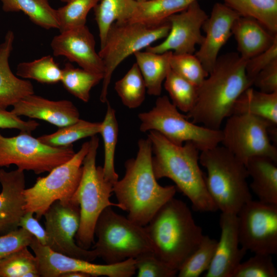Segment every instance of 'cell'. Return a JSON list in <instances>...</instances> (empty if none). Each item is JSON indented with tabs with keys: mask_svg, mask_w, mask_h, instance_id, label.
<instances>
[{
	"mask_svg": "<svg viewBox=\"0 0 277 277\" xmlns=\"http://www.w3.org/2000/svg\"><path fill=\"white\" fill-rule=\"evenodd\" d=\"M136 157L125 163L124 177L113 186L119 208L127 217L145 226L156 212L176 193L175 185L163 186L156 179L152 164V145L147 137L137 143Z\"/></svg>",
	"mask_w": 277,
	"mask_h": 277,
	"instance_id": "cell-1",
	"label": "cell"
},
{
	"mask_svg": "<svg viewBox=\"0 0 277 277\" xmlns=\"http://www.w3.org/2000/svg\"><path fill=\"white\" fill-rule=\"evenodd\" d=\"M246 61L236 52L218 57L208 76L198 87L196 101L187 113L195 124L215 130L230 116L236 101L252 84L245 71Z\"/></svg>",
	"mask_w": 277,
	"mask_h": 277,
	"instance_id": "cell-2",
	"label": "cell"
},
{
	"mask_svg": "<svg viewBox=\"0 0 277 277\" xmlns=\"http://www.w3.org/2000/svg\"><path fill=\"white\" fill-rule=\"evenodd\" d=\"M152 145V164L157 180L168 178L190 201L196 211L214 212L217 208L209 195L200 166V152L192 143L175 145L155 131L148 132Z\"/></svg>",
	"mask_w": 277,
	"mask_h": 277,
	"instance_id": "cell-3",
	"label": "cell"
},
{
	"mask_svg": "<svg viewBox=\"0 0 277 277\" xmlns=\"http://www.w3.org/2000/svg\"><path fill=\"white\" fill-rule=\"evenodd\" d=\"M145 228L153 253L178 271L204 236L186 203L174 197L156 212Z\"/></svg>",
	"mask_w": 277,
	"mask_h": 277,
	"instance_id": "cell-4",
	"label": "cell"
},
{
	"mask_svg": "<svg viewBox=\"0 0 277 277\" xmlns=\"http://www.w3.org/2000/svg\"><path fill=\"white\" fill-rule=\"evenodd\" d=\"M199 161L207 171L208 192L221 212L236 214L252 200L245 164L224 146L201 151Z\"/></svg>",
	"mask_w": 277,
	"mask_h": 277,
	"instance_id": "cell-5",
	"label": "cell"
},
{
	"mask_svg": "<svg viewBox=\"0 0 277 277\" xmlns=\"http://www.w3.org/2000/svg\"><path fill=\"white\" fill-rule=\"evenodd\" d=\"M88 151L83 162V171L78 186L71 197L80 209V224L75 239L81 247L89 249L94 239L96 221L107 207H119L110 202L113 185L106 180L103 167L96 166L99 138L96 135L89 141Z\"/></svg>",
	"mask_w": 277,
	"mask_h": 277,
	"instance_id": "cell-6",
	"label": "cell"
},
{
	"mask_svg": "<svg viewBox=\"0 0 277 277\" xmlns=\"http://www.w3.org/2000/svg\"><path fill=\"white\" fill-rule=\"evenodd\" d=\"M97 238L93 250L105 264H113L152 251L151 241L145 226L106 208L94 228Z\"/></svg>",
	"mask_w": 277,
	"mask_h": 277,
	"instance_id": "cell-7",
	"label": "cell"
},
{
	"mask_svg": "<svg viewBox=\"0 0 277 277\" xmlns=\"http://www.w3.org/2000/svg\"><path fill=\"white\" fill-rule=\"evenodd\" d=\"M138 118L141 132L156 131L178 146L190 142L202 151L219 145L222 141V130L190 122L166 95L159 96L154 107L148 111L140 113Z\"/></svg>",
	"mask_w": 277,
	"mask_h": 277,
	"instance_id": "cell-8",
	"label": "cell"
},
{
	"mask_svg": "<svg viewBox=\"0 0 277 277\" xmlns=\"http://www.w3.org/2000/svg\"><path fill=\"white\" fill-rule=\"evenodd\" d=\"M170 29V25L167 21L155 27L129 21L116 22L112 25L104 45L98 52L105 68L100 96L101 102L108 101V87L117 67L131 54L166 38Z\"/></svg>",
	"mask_w": 277,
	"mask_h": 277,
	"instance_id": "cell-9",
	"label": "cell"
},
{
	"mask_svg": "<svg viewBox=\"0 0 277 277\" xmlns=\"http://www.w3.org/2000/svg\"><path fill=\"white\" fill-rule=\"evenodd\" d=\"M89 147V141L85 142L69 160L53 168L47 176L38 177L32 187L25 188V212H32L39 220L54 202L71 200L81 181L83 162Z\"/></svg>",
	"mask_w": 277,
	"mask_h": 277,
	"instance_id": "cell-10",
	"label": "cell"
},
{
	"mask_svg": "<svg viewBox=\"0 0 277 277\" xmlns=\"http://www.w3.org/2000/svg\"><path fill=\"white\" fill-rule=\"evenodd\" d=\"M75 153L73 145L52 147L29 133L21 132L12 137L0 133V167L15 165L18 169L39 174L49 172L69 160Z\"/></svg>",
	"mask_w": 277,
	"mask_h": 277,
	"instance_id": "cell-11",
	"label": "cell"
},
{
	"mask_svg": "<svg viewBox=\"0 0 277 277\" xmlns=\"http://www.w3.org/2000/svg\"><path fill=\"white\" fill-rule=\"evenodd\" d=\"M276 128L251 114H232L226 118L221 143L245 165L255 157H266L276 162L277 149L269 137L270 129Z\"/></svg>",
	"mask_w": 277,
	"mask_h": 277,
	"instance_id": "cell-12",
	"label": "cell"
},
{
	"mask_svg": "<svg viewBox=\"0 0 277 277\" xmlns=\"http://www.w3.org/2000/svg\"><path fill=\"white\" fill-rule=\"evenodd\" d=\"M241 246L254 253H277V205L252 200L236 214Z\"/></svg>",
	"mask_w": 277,
	"mask_h": 277,
	"instance_id": "cell-13",
	"label": "cell"
},
{
	"mask_svg": "<svg viewBox=\"0 0 277 277\" xmlns=\"http://www.w3.org/2000/svg\"><path fill=\"white\" fill-rule=\"evenodd\" d=\"M29 247L37 259L42 277H61L72 272L84 273L90 276L131 277L136 273L134 259L113 264H95L54 251L34 237Z\"/></svg>",
	"mask_w": 277,
	"mask_h": 277,
	"instance_id": "cell-14",
	"label": "cell"
},
{
	"mask_svg": "<svg viewBox=\"0 0 277 277\" xmlns=\"http://www.w3.org/2000/svg\"><path fill=\"white\" fill-rule=\"evenodd\" d=\"M45 228L48 247L56 252L92 262L97 257L92 250L80 247L74 240L80 224L79 205L71 200L54 202L46 211Z\"/></svg>",
	"mask_w": 277,
	"mask_h": 277,
	"instance_id": "cell-15",
	"label": "cell"
},
{
	"mask_svg": "<svg viewBox=\"0 0 277 277\" xmlns=\"http://www.w3.org/2000/svg\"><path fill=\"white\" fill-rule=\"evenodd\" d=\"M208 17L198 1L192 3L184 10L168 18L170 29L164 41L156 46H149L145 50L156 53L171 51L175 54H193L195 46L201 45L204 41L201 28Z\"/></svg>",
	"mask_w": 277,
	"mask_h": 277,
	"instance_id": "cell-16",
	"label": "cell"
},
{
	"mask_svg": "<svg viewBox=\"0 0 277 277\" xmlns=\"http://www.w3.org/2000/svg\"><path fill=\"white\" fill-rule=\"evenodd\" d=\"M50 45L54 56H65L82 69L104 74L103 62L95 50L94 37L86 25L60 32L53 37Z\"/></svg>",
	"mask_w": 277,
	"mask_h": 277,
	"instance_id": "cell-17",
	"label": "cell"
},
{
	"mask_svg": "<svg viewBox=\"0 0 277 277\" xmlns=\"http://www.w3.org/2000/svg\"><path fill=\"white\" fill-rule=\"evenodd\" d=\"M240 15L225 3H215L210 16L202 28L206 35L195 55L209 74L213 69L223 46L232 35L231 27Z\"/></svg>",
	"mask_w": 277,
	"mask_h": 277,
	"instance_id": "cell-18",
	"label": "cell"
},
{
	"mask_svg": "<svg viewBox=\"0 0 277 277\" xmlns=\"http://www.w3.org/2000/svg\"><path fill=\"white\" fill-rule=\"evenodd\" d=\"M220 226V240L205 277H232L247 252L240 244L236 214L221 212Z\"/></svg>",
	"mask_w": 277,
	"mask_h": 277,
	"instance_id": "cell-19",
	"label": "cell"
},
{
	"mask_svg": "<svg viewBox=\"0 0 277 277\" xmlns=\"http://www.w3.org/2000/svg\"><path fill=\"white\" fill-rule=\"evenodd\" d=\"M11 112L18 116L46 121L58 128L80 119L77 107L70 101H52L34 94L28 95L13 106Z\"/></svg>",
	"mask_w": 277,
	"mask_h": 277,
	"instance_id": "cell-20",
	"label": "cell"
},
{
	"mask_svg": "<svg viewBox=\"0 0 277 277\" xmlns=\"http://www.w3.org/2000/svg\"><path fill=\"white\" fill-rule=\"evenodd\" d=\"M0 235H3L18 229L25 212L24 171L0 169Z\"/></svg>",
	"mask_w": 277,
	"mask_h": 277,
	"instance_id": "cell-21",
	"label": "cell"
},
{
	"mask_svg": "<svg viewBox=\"0 0 277 277\" xmlns=\"http://www.w3.org/2000/svg\"><path fill=\"white\" fill-rule=\"evenodd\" d=\"M231 32L236 42L239 54L246 61L268 49L277 40V34L249 17L241 16L236 18Z\"/></svg>",
	"mask_w": 277,
	"mask_h": 277,
	"instance_id": "cell-22",
	"label": "cell"
},
{
	"mask_svg": "<svg viewBox=\"0 0 277 277\" xmlns=\"http://www.w3.org/2000/svg\"><path fill=\"white\" fill-rule=\"evenodd\" d=\"M14 34L9 30L0 44V107L6 109L24 97L34 93L33 86L28 80L15 75L11 71L9 58L13 50Z\"/></svg>",
	"mask_w": 277,
	"mask_h": 277,
	"instance_id": "cell-23",
	"label": "cell"
},
{
	"mask_svg": "<svg viewBox=\"0 0 277 277\" xmlns=\"http://www.w3.org/2000/svg\"><path fill=\"white\" fill-rule=\"evenodd\" d=\"M245 165L248 176L252 179L249 188L259 201L277 205L276 162L266 157H255Z\"/></svg>",
	"mask_w": 277,
	"mask_h": 277,
	"instance_id": "cell-24",
	"label": "cell"
},
{
	"mask_svg": "<svg viewBox=\"0 0 277 277\" xmlns=\"http://www.w3.org/2000/svg\"><path fill=\"white\" fill-rule=\"evenodd\" d=\"M249 114L277 126V92L266 93L251 87L245 90L234 104L232 114Z\"/></svg>",
	"mask_w": 277,
	"mask_h": 277,
	"instance_id": "cell-25",
	"label": "cell"
},
{
	"mask_svg": "<svg viewBox=\"0 0 277 277\" xmlns=\"http://www.w3.org/2000/svg\"><path fill=\"white\" fill-rule=\"evenodd\" d=\"M172 52L169 51L156 53L141 50L133 54L148 94L158 96L161 95L162 85L170 68L169 58Z\"/></svg>",
	"mask_w": 277,
	"mask_h": 277,
	"instance_id": "cell-26",
	"label": "cell"
},
{
	"mask_svg": "<svg viewBox=\"0 0 277 277\" xmlns=\"http://www.w3.org/2000/svg\"><path fill=\"white\" fill-rule=\"evenodd\" d=\"M199 0H150L136 2L129 22L148 27H155L166 22L169 17L187 8Z\"/></svg>",
	"mask_w": 277,
	"mask_h": 277,
	"instance_id": "cell-27",
	"label": "cell"
},
{
	"mask_svg": "<svg viewBox=\"0 0 277 277\" xmlns=\"http://www.w3.org/2000/svg\"><path fill=\"white\" fill-rule=\"evenodd\" d=\"M136 2L135 0H101L94 7L93 10L99 31L100 48L104 46L114 23L129 21Z\"/></svg>",
	"mask_w": 277,
	"mask_h": 277,
	"instance_id": "cell-28",
	"label": "cell"
},
{
	"mask_svg": "<svg viewBox=\"0 0 277 277\" xmlns=\"http://www.w3.org/2000/svg\"><path fill=\"white\" fill-rule=\"evenodd\" d=\"M4 11H22L36 25L45 29H58L56 9L48 0H0Z\"/></svg>",
	"mask_w": 277,
	"mask_h": 277,
	"instance_id": "cell-29",
	"label": "cell"
},
{
	"mask_svg": "<svg viewBox=\"0 0 277 277\" xmlns=\"http://www.w3.org/2000/svg\"><path fill=\"white\" fill-rule=\"evenodd\" d=\"M240 16L254 18L277 34V0H224Z\"/></svg>",
	"mask_w": 277,
	"mask_h": 277,
	"instance_id": "cell-30",
	"label": "cell"
},
{
	"mask_svg": "<svg viewBox=\"0 0 277 277\" xmlns=\"http://www.w3.org/2000/svg\"><path fill=\"white\" fill-rule=\"evenodd\" d=\"M106 103L107 110L104 120L101 122L100 132L103 138L104 148V163L102 167L106 180L114 185L118 180L114 167L118 126L115 110L108 101Z\"/></svg>",
	"mask_w": 277,
	"mask_h": 277,
	"instance_id": "cell-31",
	"label": "cell"
},
{
	"mask_svg": "<svg viewBox=\"0 0 277 277\" xmlns=\"http://www.w3.org/2000/svg\"><path fill=\"white\" fill-rule=\"evenodd\" d=\"M101 122H92L80 119L72 124L59 128L52 133L37 138L43 143L56 148L66 147L81 139L100 133Z\"/></svg>",
	"mask_w": 277,
	"mask_h": 277,
	"instance_id": "cell-32",
	"label": "cell"
},
{
	"mask_svg": "<svg viewBox=\"0 0 277 277\" xmlns=\"http://www.w3.org/2000/svg\"><path fill=\"white\" fill-rule=\"evenodd\" d=\"M104 74L75 68L72 64L66 63L62 69L61 82L70 94L84 102H88L90 91L103 81Z\"/></svg>",
	"mask_w": 277,
	"mask_h": 277,
	"instance_id": "cell-33",
	"label": "cell"
},
{
	"mask_svg": "<svg viewBox=\"0 0 277 277\" xmlns=\"http://www.w3.org/2000/svg\"><path fill=\"white\" fill-rule=\"evenodd\" d=\"M114 89L123 105L128 108L135 109L143 104L147 92L146 87L136 63L115 82Z\"/></svg>",
	"mask_w": 277,
	"mask_h": 277,
	"instance_id": "cell-34",
	"label": "cell"
},
{
	"mask_svg": "<svg viewBox=\"0 0 277 277\" xmlns=\"http://www.w3.org/2000/svg\"><path fill=\"white\" fill-rule=\"evenodd\" d=\"M25 247L0 260V277H39L37 259Z\"/></svg>",
	"mask_w": 277,
	"mask_h": 277,
	"instance_id": "cell-35",
	"label": "cell"
},
{
	"mask_svg": "<svg viewBox=\"0 0 277 277\" xmlns=\"http://www.w3.org/2000/svg\"><path fill=\"white\" fill-rule=\"evenodd\" d=\"M17 76L32 79L46 84H54L61 82L62 69L53 57L46 55L31 62L19 63L16 68Z\"/></svg>",
	"mask_w": 277,
	"mask_h": 277,
	"instance_id": "cell-36",
	"label": "cell"
},
{
	"mask_svg": "<svg viewBox=\"0 0 277 277\" xmlns=\"http://www.w3.org/2000/svg\"><path fill=\"white\" fill-rule=\"evenodd\" d=\"M164 86L168 92L172 103L185 113L190 111L195 105L198 87L170 68L164 82Z\"/></svg>",
	"mask_w": 277,
	"mask_h": 277,
	"instance_id": "cell-37",
	"label": "cell"
},
{
	"mask_svg": "<svg viewBox=\"0 0 277 277\" xmlns=\"http://www.w3.org/2000/svg\"><path fill=\"white\" fill-rule=\"evenodd\" d=\"M217 241L204 235L197 248L179 268V277H199L209 269L213 260Z\"/></svg>",
	"mask_w": 277,
	"mask_h": 277,
	"instance_id": "cell-38",
	"label": "cell"
},
{
	"mask_svg": "<svg viewBox=\"0 0 277 277\" xmlns=\"http://www.w3.org/2000/svg\"><path fill=\"white\" fill-rule=\"evenodd\" d=\"M101 0H70L56 9L60 32L86 25L89 11Z\"/></svg>",
	"mask_w": 277,
	"mask_h": 277,
	"instance_id": "cell-39",
	"label": "cell"
},
{
	"mask_svg": "<svg viewBox=\"0 0 277 277\" xmlns=\"http://www.w3.org/2000/svg\"><path fill=\"white\" fill-rule=\"evenodd\" d=\"M171 69L177 74L197 87L208 76L198 58L193 54H175L169 58Z\"/></svg>",
	"mask_w": 277,
	"mask_h": 277,
	"instance_id": "cell-40",
	"label": "cell"
},
{
	"mask_svg": "<svg viewBox=\"0 0 277 277\" xmlns=\"http://www.w3.org/2000/svg\"><path fill=\"white\" fill-rule=\"evenodd\" d=\"M277 270L271 255L254 253L242 262L232 277H276Z\"/></svg>",
	"mask_w": 277,
	"mask_h": 277,
	"instance_id": "cell-41",
	"label": "cell"
},
{
	"mask_svg": "<svg viewBox=\"0 0 277 277\" xmlns=\"http://www.w3.org/2000/svg\"><path fill=\"white\" fill-rule=\"evenodd\" d=\"M134 260L138 277H173L177 274L178 270L161 260L152 251L142 253Z\"/></svg>",
	"mask_w": 277,
	"mask_h": 277,
	"instance_id": "cell-42",
	"label": "cell"
},
{
	"mask_svg": "<svg viewBox=\"0 0 277 277\" xmlns=\"http://www.w3.org/2000/svg\"><path fill=\"white\" fill-rule=\"evenodd\" d=\"M33 238V235L21 227L0 235V260L13 252L29 247Z\"/></svg>",
	"mask_w": 277,
	"mask_h": 277,
	"instance_id": "cell-43",
	"label": "cell"
},
{
	"mask_svg": "<svg viewBox=\"0 0 277 277\" xmlns=\"http://www.w3.org/2000/svg\"><path fill=\"white\" fill-rule=\"evenodd\" d=\"M277 60V40L268 49L246 61L245 71L247 77L253 85L257 74Z\"/></svg>",
	"mask_w": 277,
	"mask_h": 277,
	"instance_id": "cell-44",
	"label": "cell"
},
{
	"mask_svg": "<svg viewBox=\"0 0 277 277\" xmlns=\"http://www.w3.org/2000/svg\"><path fill=\"white\" fill-rule=\"evenodd\" d=\"M39 125L34 120L24 121L11 111L0 107V128L16 129L22 132L31 133Z\"/></svg>",
	"mask_w": 277,
	"mask_h": 277,
	"instance_id": "cell-45",
	"label": "cell"
},
{
	"mask_svg": "<svg viewBox=\"0 0 277 277\" xmlns=\"http://www.w3.org/2000/svg\"><path fill=\"white\" fill-rule=\"evenodd\" d=\"M253 85L262 92L266 93L277 92V60L257 74Z\"/></svg>",
	"mask_w": 277,
	"mask_h": 277,
	"instance_id": "cell-46",
	"label": "cell"
},
{
	"mask_svg": "<svg viewBox=\"0 0 277 277\" xmlns=\"http://www.w3.org/2000/svg\"><path fill=\"white\" fill-rule=\"evenodd\" d=\"M34 214L32 212H25L20 220L19 227L28 231L40 244L47 246L48 238L45 228H44L38 220L34 216Z\"/></svg>",
	"mask_w": 277,
	"mask_h": 277,
	"instance_id": "cell-47",
	"label": "cell"
},
{
	"mask_svg": "<svg viewBox=\"0 0 277 277\" xmlns=\"http://www.w3.org/2000/svg\"><path fill=\"white\" fill-rule=\"evenodd\" d=\"M61 277H90L87 274L80 272H72L65 273Z\"/></svg>",
	"mask_w": 277,
	"mask_h": 277,
	"instance_id": "cell-48",
	"label": "cell"
},
{
	"mask_svg": "<svg viewBox=\"0 0 277 277\" xmlns=\"http://www.w3.org/2000/svg\"><path fill=\"white\" fill-rule=\"evenodd\" d=\"M135 1L138 2H145V1H150V0H135Z\"/></svg>",
	"mask_w": 277,
	"mask_h": 277,
	"instance_id": "cell-49",
	"label": "cell"
},
{
	"mask_svg": "<svg viewBox=\"0 0 277 277\" xmlns=\"http://www.w3.org/2000/svg\"><path fill=\"white\" fill-rule=\"evenodd\" d=\"M61 1V2H64V3H68V2H69L70 0H60Z\"/></svg>",
	"mask_w": 277,
	"mask_h": 277,
	"instance_id": "cell-50",
	"label": "cell"
}]
</instances>
